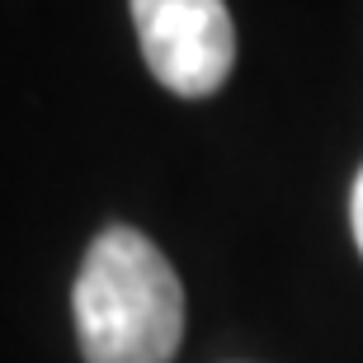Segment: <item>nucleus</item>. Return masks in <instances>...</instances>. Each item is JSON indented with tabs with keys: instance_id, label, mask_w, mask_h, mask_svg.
Wrapping results in <instances>:
<instances>
[{
	"instance_id": "2",
	"label": "nucleus",
	"mask_w": 363,
	"mask_h": 363,
	"mask_svg": "<svg viewBox=\"0 0 363 363\" xmlns=\"http://www.w3.org/2000/svg\"><path fill=\"white\" fill-rule=\"evenodd\" d=\"M137 43L165 90L203 99L236 67V28L227 0H133Z\"/></svg>"
},
{
	"instance_id": "3",
	"label": "nucleus",
	"mask_w": 363,
	"mask_h": 363,
	"mask_svg": "<svg viewBox=\"0 0 363 363\" xmlns=\"http://www.w3.org/2000/svg\"><path fill=\"white\" fill-rule=\"evenodd\" d=\"M350 222H354V241H359V250H363V170H359V179H354V199H350Z\"/></svg>"
},
{
	"instance_id": "1",
	"label": "nucleus",
	"mask_w": 363,
	"mask_h": 363,
	"mask_svg": "<svg viewBox=\"0 0 363 363\" xmlns=\"http://www.w3.org/2000/svg\"><path fill=\"white\" fill-rule=\"evenodd\" d=\"M85 363H170L184 340V288L170 259L133 227H108L71 288Z\"/></svg>"
}]
</instances>
